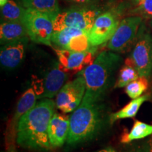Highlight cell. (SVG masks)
Segmentation results:
<instances>
[{"label":"cell","instance_id":"cell-18","mask_svg":"<svg viewBox=\"0 0 152 152\" xmlns=\"http://www.w3.org/2000/svg\"><path fill=\"white\" fill-rule=\"evenodd\" d=\"M26 9L18 4L14 0H9L1 7V15L4 21L23 22Z\"/></svg>","mask_w":152,"mask_h":152},{"label":"cell","instance_id":"cell-3","mask_svg":"<svg viewBox=\"0 0 152 152\" xmlns=\"http://www.w3.org/2000/svg\"><path fill=\"white\" fill-rule=\"evenodd\" d=\"M103 121L97 103L82 102L70 117L67 143L75 145L92 139L102 129Z\"/></svg>","mask_w":152,"mask_h":152},{"label":"cell","instance_id":"cell-9","mask_svg":"<svg viewBox=\"0 0 152 152\" xmlns=\"http://www.w3.org/2000/svg\"><path fill=\"white\" fill-rule=\"evenodd\" d=\"M120 21L113 12L102 14L95 19L88 39L91 47H95L109 41L118 27Z\"/></svg>","mask_w":152,"mask_h":152},{"label":"cell","instance_id":"cell-4","mask_svg":"<svg viewBox=\"0 0 152 152\" xmlns=\"http://www.w3.org/2000/svg\"><path fill=\"white\" fill-rule=\"evenodd\" d=\"M57 16L26 9L24 23L28 35L35 43L52 46V37L54 33V21Z\"/></svg>","mask_w":152,"mask_h":152},{"label":"cell","instance_id":"cell-15","mask_svg":"<svg viewBox=\"0 0 152 152\" xmlns=\"http://www.w3.org/2000/svg\"><path fill=\"white\" fill-rule=\"evenodd\" d=\"M27 37V28L23 22H1L0 26V42L1 45Z\"/></svg>","mask_w":152,"mask_h":152},{"label":"cell","instance_id":"cell-8","mask_svg":"<svg viewBox=\"0 0 152 152\" xmlns=\"http://www.w3.org/2000/svg\"><path fill=\"white\" fill-rule=\"evenodd\" d=\"M85 91V80L78 74L75 79L66 83L56 95V109L65 113L74 111L81 104Z\"/></svg>","mask_w":152,"mask_h":152},{"label":"cell","instance_id":"cell-24","mask_svg":"<svg viewBox=\"0 0 152 152\" xmlns=\"http://www.w3.org/2000/svg\"><path fill=\"white\" fill-rule=\"evenodd\" d=\"M129 14L152 18V0L140 1L134 8L129 11Z\"/></svg>","mask_w":152,"mask_h":152},{"label":"cell","instance_id":"cell-23","mask_svg":"<svg viewBox=\"0 0 152 152\" xmlns=\"http://www.w3.org/2000/svg\"><path fill=\"white\" fill-rule=\"evenodd\" d=\"M94 48L91 47L89 42L88 34L83 33L72 38L65 49L73 52H86Z\"/></svg>","mask_w":152,"mask_h":152},{"label":"cell","instance_id":"cell-25","mask_svg":"<svg viewBox=\"0 0 152 152\" xmlns=\"http://www.w3.org/2000/svg\"><path fill=\"white\" fill-rule=\"evenodd\" d=\"M64 1L77 5V7H90V8L97 9V7L102 4L109 2L111 0H64Z\"/></svg>","mask_w":152,"mask_h":152},{"label":"cell","instance_id":"cell-7","mask_svg":"<svg viewBox=\"0 0 152 152\" xmlns=\"http://www.w3.org/2000/svg\"><path fill=\"white\" fill-rule=\"evenodd\" d=\"M142 22L140 16H131L123 18L107 45L110 51L117 53L126 52L136 42Z\"/></svg>","mask_w":152,"mask_h":152},{"label":"cell","instance_id":"cell-17","mask_svg":"<svg viewBox=\"0 0 152 152\" xmlns=\"http://www.w3.org/2000/svg\"><path fill=\"white\" fill-rule=\"evenodd\" d=\"M25 9L57 16L60 12L58 0H20Z\"/></svg>","mask_w":152,"mask_h":152},{"label":"cell","instance_id":"cell-13","mask_svg":"<svg viewBox=\"0 0 152 152\" xmlns=\"http://www.w3.org/2000/svg\"><path fill=\"white\" fill-rule=\"evenodd\" d=\"M28 37L1 45L0 63L6 69H15L21 64L25 56Z\"/></svg>","mask_w":152,"mask_h":152},{"label":"cell","instance_id":"cell-29","mask_svg":"<svg viewBox=\"0 0 152 152\" xmlns=\"http://www.w3.org/2000/svg\"><path fill=\"white\" fill-rule=\"evenodd\" d=\"M150 26H151V29H152V18H151V21H150Z\"/></svg>","mask_w":152,"mask_h":152},{"label":"cell","instance_id":"cell-16","mask_svg":"<svg viewBox=\"0 0 152 152\" xmlns=\"http://www.w3.org/2000/svg\"><path fill=\"white\" fill-rule=\"evenodd\" d=\"M149 94H145L143 96H140V97L134 99L128 104L124 106L120 111L112 113L109 117V122L111 124H113L114 122L119 119L128 118H133L137 115L140 110V106L144 102L147 101L149 99Z\"/></svg>","mask_w":152,"mask_h":152},{"label":"cell","instance_id":"cell-20","mask_svg":"<svg viewBox=\"0 0 152 152\" xmlns=\"http://www.w3.org/2000/svg\"><path fill=\"white\" fill-rule=\"evenodd\" d=\"M151 134H152V125L136 121H134L130 132L125 133L122 136L121 142L123 143H128L133 140L147 137Z\"/></svg>","mask_w":152,"mask_h":152},{"label":"cell","instance_id":"cell-6","mask_svg":"<svg viewBox=\"0 0 152 152\" xmlns=\"http://www.w3.org/2000/svg\"><path fill=\"white\" fill-rule=\"evenodd\" d=\"M98 15V9L76 7L60 11L54 21V32L66 28H75L89 33Z\"/></svg>","mask_w":152,"mask_h":152},{"label":"cell","instance_id":"cell-27","mask_svg":"<svg viewBox=\"0 0 152 152\" xmlns=\"http://www.w3.org/2000/svg\"><path fill=\"white\" fill-rule=\"evenodd\" d=\"M9 0H0V7H3L4 5L7 2V1H8Z\"/></svg>","mask_w":152,"mask_h":152},{"label":"cell","instance_id":"cell-12","mask_svg":"<svg viewBox=\"0 0 152 152\" xmlns=\"http://www.w3.org/2000/svg\"><path fill=\"white\" fill-rule=\"evenodd\" d=\"M95 49L86 52H73L67 49H56L58 63L66 73H79L92 63Z\"/></svg>","mask_w":152,"mask_h":152},{"label":"cell","instance_id":"cell-10","mask_svg":"<svg viewBox=\"0 0 152 152\" xmlns=\"http://www.w3.org/2000/svg\"><path fill=\"white\" fill-rule=\"evenodd\" d=\"M68 79V73L63 71L56 63L42 81H37L33 87L37 99H52L58 94Z\"/></svg>","mask_w":152,"mask_h":152},{"label":"cell","instance_id":"cell-22","mask_svg":"<svg viewBox=\"0 0 152 152\" xmlns=\"http://www.w3.org/2000/svg\"><path fill=\"white\" fill-rule=\"evenodd\" d=\"M149 87L148 78L145 77H140L137 80L132 82L125 88V93L132 99L140 97L143 93L147 91Z\"/></svg>","mask_w":152,"mask_h":152},{"label":"cell","instance_id":"cell-11","mask_svg":"<svg viewBox=\"0 0 152 152\" xmlns=\"http://www.w3.org/2000/svg\"><path fill=\"white\" fill-rule=\"evenodd\" d=\"M37 99V94L33 87L29 88L23 93L21 97L18 100L16 106L14 116L11 118L10 122L9 123L6 132V144L7 149L11 150L14 149V140L17 135V128L19 121L21 117L26 113L33 106L36 104V99Z\"/></svg>","mask_w":152,"mask_h":152},{"label":"cell","instance_id":"cell-21","mask_svg":"<svg viewBox=\"0 0 152 152\" xmlns=\"http://www.w3.org/2000/svg\"><path fill=\"white\" fill-rule=\"evenodd\" d=\"M140 77L138 72L132 66L125 64L120 70L115 87H124Z\"/></svg>","mask_w":152,"mask_h":152},{"label":"cell","instance_id":"cell-19","mask_svg":"<svg viewBox=\"0 0 152 152\" xmlns=\"http://www.w3.org/2000/svg\"><path fill=\"white\" fill-rule=\"evenodd\" d=\"M83 33H87L78 28H66L54 32L52 37V44H54L58 49H65L72 38Z\"/></svg>","mask_w":152,"mask_h":152},{"label":"cell","instance_id":"cell-26","mask_svg":"<svg viewBox=\"0 0 152 152\" xmlns=\"http://www.w3.org/2000/svg\"><path fill=\"white\" fill-rule=\"evenodd\" d=\"M96 152H116L113 149H112L111 147H108L106 148V149H102L100 150V151H98Z\"/></svg>","mask_w":152,"mask_h":152},{"label":"cell","instance_id":"cell-1","mask_svg":"<svg viewBox=\"0 0 152 152\" xmlns=\"http://www.w3.org/2000/svg\"><path fill=\"white\" fill-rule=\"evenodd\" d=\"M56 102L42 99L19 121L16 143L25 149L47 151L52 148L49 139V125L56 113Z\"/></svg>","mask_w":152,"mask_h":152},{"label":"cell","instance_id":"cell-14","mask_svg":"<svg viewBox=\"0 0 152 152\" xmlns=\"http://www.w3.org/2000/svg\"><path fill=\"white\" fill-rule=\"evenodd\" d=\"M70 128V118L55 113L49 125V139L52 148L61 147L67 140Z\"/></svg>","mask_w":152,"mask_h":152},{"label":"cell","instance_id":"cell-2","mask_svg":"<svg viewBox=\"0 0 152 152\" xmlns=\"http://www.w3.org/2000/svg\"><path fill=\"white\" fill-rule=\"evenodd\" d=\"M121 61V57L112 51H104L94 61L79 72L86 83V91L82 102L98 103L103 98L113 81L115 71Z\"/></svg>","mask_w":152,"mask_h":152},{"label":"cell","instance_id":"cell-28","mask_svg":"<svg viewBox=\"0 0 152 152\" xmlns=\"http://www.w3.org/2000/svg\"><path fill=\"white\" fill-rule=\"evenodd\" d=\"M133 2H134L135 4H137V2H139L140 1H141V0H132Z\"/></svg>","mask_w":152,"mask_h":152},{"label":"cell","instance_id":"cell-5","mask_svg":"<svg viewBox=\"0 0 152 152\" xmlns=\"http://www.w3.org/2000/svg\"><path fill=\"white\" fill-rule=\"evenodd\" d=\"M140 30L130 56L125 60V64L135 68L140 77L149 78L152 75V35L144 31L143 26Z\"/></svg>","mask_w":152,"mask_h":152}]
</instances>
